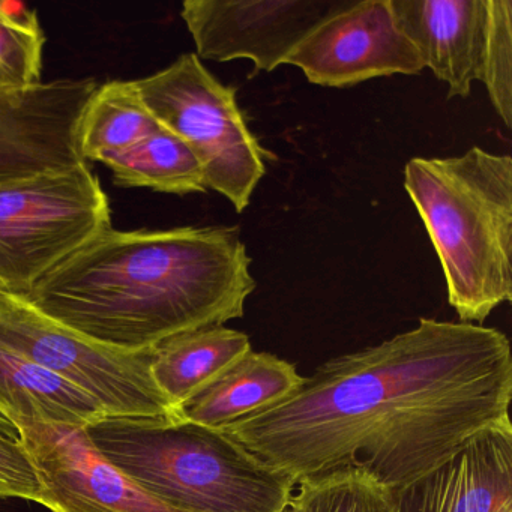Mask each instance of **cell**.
Instances as JSON below:
<instances>
[{"label": "cell", "instance_id": "9", "mask_svg": "<svg viewBox=\"0 0 512 512\" xmlns=\"http://www.w3.org/2000/svg\"><path fill=\"white\" fill-rule=\"evenodd\" d=\"M313 85L350 88L376 77L418 76L421 58L398 28L389 0H352L290 53Z\"/></svg>", "mask_w": 512, "mask_h": 512}, {"label": "cell", "instance_id": "6", "mask_svg": "<svg viewBox=\"0 0 512 512\" xmlns=\"http://www.w3.org/2000/svg\"><path fill=\"white\" fill-rule=\"evenodd\" d=\"M134 82L155 121L199 157L206 188L226 197L236 211L247 209L265 176L268 154L248 128L235 86L212 76L196 53Z\"/></svg>", "mask_w": 512, "mask_h": 512}, {"label": "cell", "instance_id": "14", "mask_svg": "<svg viewBox=\"0 0 512 512\" xmlns=\"http://www.w3.org/2000/svg\"><path fill=\"white\" fill-rule=\"evenodd\" d=\"M304 379L286 359L251 349L187 401L179 415L194 424L223 430L239 419L280 403L299 389Z\"/></svg>", "mask_w": 512, "mask_h": 512}, {"label": "cell", "instance_id": "21", "mask_svg": "<svg viewBox=\"0 0 512 512\" xmlns=\"http://www.w3.org/2000/svg\"><path fill=\"white\" fill-rule=\"evenodd\" d=\"M44 32L20 31L0 22V97L22 94L40 85Z\"/></svg>", "mask_w": 512, "mask_h": 512}, {"label": "cell", "instance_id": "2", "mask_svg": "<svg viewBox=\"0 0 512 512\" xmlns=\"http://www.w3.org/2000/svg\"><path fill=\"white\" fill-rule=\"evenodd\" d=\"M250 265L238 227H110L23 298L94 343L146 352L244 316Z\"/></svg>", "mask_w": 512, "mask_h": 512}, {"label": "cell", "instance_id": "8", "mask_svg": "<svg viewBox=\"0 0 512 512\" xmlns=\"http://www.w3.org/2000/svg\"><path fill=\"white\" fill-rule=\"evenodd\" d=\"M352 0H185L181 17L196 56L248 59L254 74L271 73L328 17Z\"/></svg>", "mask_w": 512, "mask_h": 512}, {"label": "cell", "instance_id": "13", "mask_svg": "<svg viewBox=\"0 0 512 512\" xmlns=\"http://www.w3.org/2000/svg\"><path fill=\"white\" fill-rule=\"evenodd\" d=\"M395 22L424 68L448 86V98H467L479 80L487 0H389Z\"/></svg>", "mask_w": 512, "mask_h": 512}, {"label": "cell", "instance_id": "1", "mask_svg": "<svg viewBox=\"0 0 512 512\" xmlns=\"http://www.w3.org/2000/svg\"><path fill=\"white\" fill-rule=\"evenodd\" d=\"M512 350L499 329L419 320L329 359L280 403L223 433L293 484L358 467L389 491L509 418Z\"/></svg>", "mask_w": 512, "mask_h": 512}, {"label": "cell", "instance_id": "10", "mask_svg": "<svg viewBox=\"0 0 512 512\" xmlns=\"http://www.w3.org/2000/svg\"><path fill=\"white\" fill-rule=\"evenodd\" d=\"M53 512H181L134 484L101 455L85 428L44 421L17 424Z\"/></svg>", "mask_w": 512, "mask_h": 512}, {"label": "cell", "instance_id": "18", "mask_svg": "<svg viewBox=\"0 0 512 512\" xmlns=\"http://www.w3.org/2000/svg\"><path fill=\"white\" fill-rule=\"evenodd\" d=\"M115 184L160 193H205V170L193 149L164 127L103 161Z\"/></svg>", "mask_w": 512, "mask_h": 512}, {"label": "cell", "instance_id": "22", "mask_svg": "<svg viewBox=\"0 0 512 512\" xmlns=\"http://www.w3.org/2000/svg\"><path fill=\"white\" fill-rule=\"evenodd\" d=\"M0 497H19L49 506L46 488L22 440L0 434Z\"/></svg>", "mask_w": 512, "mask_h": 512}, {"label": "cell", "instance_id": "24", "mask_svg": "<svg viewBox=\"0 0 512 512\" xmlns=\"http://www.w3.org/2000/svg\"><path fill=\"white\" fill-rule=\"evenodd\" d=\"M0 434H4V436L10 437V439L22 440L19 427L4 410H0Z\"/></svg>", "mask_w": 512, "mask_h": 512}, {"label": "cell", "instance_id": "20", "mask_svg": "<svg viewBox=\"0 0 512 512\" xmlns=\"http://www.w3.org/2000/svg\"><path fill=\"white\" fill-rule=\"evenodd\" d=\"M478 82L500 121L512 128V2L487 0V28Z\"/></svg>", "mask_w": 512, "mask_h": 512}, {"label": "cell", "instance_id": "11", "mask_svg": "<svg viewBox=\"0 0 512 512\" xmlns=\"http://www.w3.org/2000/svg\"><path fill=\"white\" fill-rule=\"evenodd\" d=\"M97 86L94 79H61L0 97V184L85 163L77 124Z\"/></svg>", "mask_w": 512, "mask_h": 512}, {"label": "cell", "instance_id": "3", "mask_svg": "<svg viewBox=\"0 0 512 512\" xmlns=\"http://www.w3.org/2000/svg\"><path fill=\"white\" fill-rule=\"evenodd\" d=\"M404 188L436 250L449 305L482 325L512 299V158L484 149L412 158Z\"/></svg>", "mask_w": 512, "mask_h": 512}, {"label": "cell", "instance_id": "4", "mask_svg": "<svg viewBox=\"0 0 512 512\" xmlns=\"http://www.w3.org/2000/svg\"><path fill=\"white\" fill-rule=\"evenodd\" d=\"M85 431L134 484L181 512H281L295 493L232 437L184 418L106 415Z\"/></svg>", "mask_w": 512, "mask_h": 512}, {"label": "cell", "instance_id": "5", "mask_svg": "<svg viewBox=\"0 0 512 512\" xmlns=\"http://www.w3.org/2000/svg\"><path fill=\"white\" fill-rule=\"evenodd\" d=\"M112 227V208L88 163L0 184V289L32 287Z\"/></svg>", "mask_w": 512, "mask_h": 512}, {"label": "cell", "instance_id": "19", "mask_svg": "<svg viewBox=\"0 0 512 512\" xmlns=\"http://www.w3.org/2000/svg\"><path fill=\"white\" fill-rule=\"evenodd\" d=\"M290 506L296 512H394L391 491L358 467L298 482Z\"/></svg>", "mask_w": 512, "mask_h": 512}, {"label": "cell", "instance_id": "25", "mask_svg": "<svg viewBox=\"0 0 512 512\" xmlns=\"http://www.w3.org/2000/svg\"><path fill=\"white\" fill-rule=\"evenodd\" d=\"M281 512H296L295 509L292 508V506H287L286 509H284V511H281Z\"/></svg>", "mask_w": 512, "mask_h": 512}, {"label": "cell", "instance_id": "16", "mask_svg": "<svg viewBox=\"0 0 512 512\" xmlns=\"http://www.w3.org/2000/svg\"><path fill=\"white\" fill-rule=\"evenodd\" d=\"M0 410L16 425L44 421L85 428L107 415L94 397L4 346H0Z\"/></svg>", "mask_w": 512, "mask_h": 512}, {"label": "cell", "instance_id": "12", "mask_svg": "<svg viewBox=\"0 0 512 512\" xmlns=\"http://www.w3.org/2000/svg\"><path fill=\"white\" fill-rule=\"evenodd\" d=\"M391 496L394 512H512L511 418L479 431Z\"/></svg>", "mask_w": 512, "mask_h": 512}, {"label": "cell", "instance_id": "15", "mask_svg": "<svg viewBox=\"0 0 512 512\" xmlns=\"http://www.w3.org/2000/svg\"><path fill=\"white\" fill-rule=\"evenodd\" d=\"M250 350L247 334L224 325L184 332L155 347L152 379L179 413Z\"/></svg>", "mask_w": 512, "mask_h": 512}, {"label": "cell", "instance_id": "7", "mask_svg": "<svg viewBox=\"0 0 512 512\" xmlns=\"http://www.w3.org/2000/svg\"><path fill=\"white\" fill-rule=\"evenodd\" d=\"M0 346L82 389L107 415L182 418L152 379L154 349L125 352L101 346L2 289Z\"/></svg>", "mask_w": 512, "mask_h": 512}, {"label": "cell", "instance_id": "23", "mask_svg": "<svg viewBox=\"0 0 512 512\" xmlns=\"http://www.w3.org/2000/svg\"><path fill=\"white\" fill-rule=\"evenodd\" d=\"M0 22L20 31L34 32V34L44 32L37 11L19 0H0Z\"/></svg>", "mask_w": 512, "mask_h": 512}, {"label": "cell", "instance_id": "17", "mask_svg": "<svg viewBox=\"0 0 512 512\" xmlns=\"http://www.w3.org/2000/svg\"><path fill=\"white\" fill-rule=\"evenodd\" d=\"M160 127L143 103L134 80H112L97 86L83 107L77 124V149L85 163H103Z\"/></svg>", "mask_w": 512, "mask_h": 512}]
</instances>
